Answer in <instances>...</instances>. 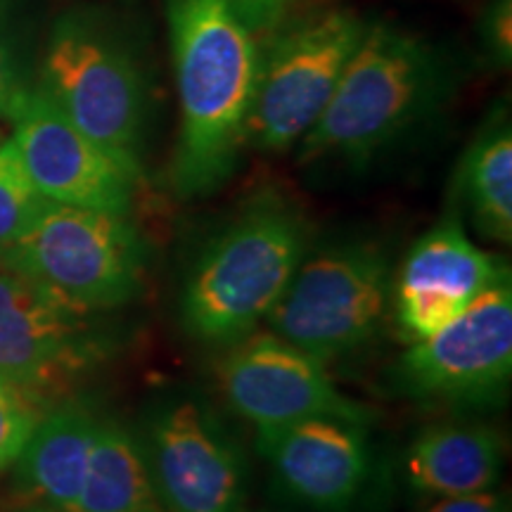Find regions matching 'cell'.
I'll return each instance as SVG.
<instances>
[{
	"mask_svg": "<svg viewBox=\"0 0 512 512\" xmlns=\"http://www.w3.org/2000/svg\"><path fill=\"white\" fill-rule=\"evenodd\" d=\"M444 57L389 22L368 24L335 93L302 143L304 162L368 164L444 100Z\"/></svg>",
	"mask_w": 512,
	"mask_h": 512,
	"instance_id": "cell-3",
	"label": "cell"
},
{
	"mask_svg": "<svg viewBox=\"0 0 512 512\" xmlns=\"http://www.w3.org/2000/svg\"><path fill=\"white\" fill-rule=\"evenodd\" d=\"M460 183L479 233L498 245L512 240V131L496 117L467 147Z\"/></svg>",
	"mask_w": 512,
	"mask_h": 512,
	"instance_id": "cell-18",
	"label": "cell"
},
{
	"mask_svg": "<svg viewBox=\"0 0 512 512\" xmlns=\"http://www.w3.org/2000/svg\"><path fill=\"white\" fill-rule=\"evenodd\" d=\"M482 38L491 57L508 67L512 60V0H491L484 10Z\"/></svg>",
	"mask_w": 512,
	"mask_h": 512,
	"instance_id": "cell-22",
	"label": "cell"
},
{
	"mask_svg": "<svg viewBox=\"0 0 512 512\" xmlns=\"http://www.w3.org/2000/svg\"><path fill=\"white\" fill-rule=\"evenodd\" d=\"M15 512H64V510L50 508V505H41V503H27L22 505V508H17Z\"/></svg>",
	"mask_w": 512,
	"mask_h": 512,
	"instance_id": "cell-25",
	"label": "cell"
},
{
	"mask_svg": "<svg viewBox=\"0 0 512 512\" xmlns=\"http://www.w3.org/2000/svg\"><path fill=\"white\" fill-rule=\"evenodd\" d=\"M427 512H510V498L498 491H477V494L441 498Z\"/></svg>",
	"mask_w": 512,
	"mask_h": 512,
	"instance_id": "cell-24",
	"label": "cell"
},
{
	"mask_svg": "<svg viewBox=\"0 0 512 512\" xmlns=\"http://www.w3.org/2000/svg\"><path fill=\"white\" fill-rule=\"evenodd\" d=\"M256 446L280 489L320 512L349 510L373 463L368 425L344 418L256 427Z\"/></svg>",
	"mask_w": 512,
	"mask_h": 512,
	"instance_id": "cell-14",
	"label": "cell"
},
{
	"mask_svg": "<svg viewBox=\"0 0 512 512\" xmlns=\"http://www.w3.org/2000/svg\"><path fill=\"white\" fill-rule=\"evenodd\" d=\"M74 512H166L140 439L124 422L100 415Z\"/></svg>",
	"mask_w": 512,
	"mask_h": 512,
	"instance_id": "cell-17",
	"label": "cell"
},
{
	"mask_svg": "<svg viewBox=\"0 0 512 512\" xmlns=\"http://www.w3.org/2000/svg\"><path fill=\"white\" fill-rule=\"evenodd\" d=\"M15 124L24 169L50 202L128 216L140 178L105 147L81 133L41 88H34Z\"/></svg>",
	"mask_w": 512,
	"mask_h": 512,
	"instance_id": "cell-13",
	"label": "cell"
},
{
	"mask_svg": "<svg viewBox=\"0 0 512 512\" xmlns=\"http://www.w3.org/2000/svg\"><path fill=\"white\" fill-rule=\"evenodd\" d=\"M0 264L76 309L107 313L143 294L147 247L124 214L50 202Z\"/></svg>",
	"mask_w": 512,
	"mask_h": 512,
	"instance_id": "cell-4",
	"label": "cell"
},
{
	"mask_svg": "<svg viewBox=\"0 0 512 512\" xmlns=\"http://www.w3.org/2000/svg\"><path fill=\"white\" fill-rule=\"evenodd\" d=\"M3 140H5V138H3V131H0V143H3Z\"/></svg>",
	"mask_w": 512,
	"mask_h": 512,
	"instance_id": "cell-26",
	"label": "cell"
},
{
	"mask_svg": "<svg viewBox=\"0 0 512 512\" xmlns=\"http://www.w3.org/2000/svg\"><path fill=\"white\" fill-rule=\"evenodd\" d=\"M228 8L238 15L245 27L256 34L280 22L290 0H226Z\"/></svg>",
	"mask_w": 512,
	"mask_h": 512,
	"instance_id": "cell-23",
	"label": "cell"
},
{
	"mask_svg": "<svg viewBox=\"0 0 512 512\" xmlns=\"http://www.w3.org/2000/svg\"><path fill=\"white\" fill-rule=\"evenodd\" d=\"M181 131L171 185L181 200L209 197L247 147L259 48L226 0H169Z\"/></svg>",
	"mask_w": 512,
	"mask_h": 512,
	"instance_id": "cell-1",
	"label": "cell"
},
{
	"mask_svg": "<svg viewBox=\"0 0 512 512\" xmlns=\"http://www.w3.org/2000/svg\"><path fill=\"white\" fill-rule=\"evenodd\" d=\"M166 512H242L247 463L207 403L178 396L159 403L140 439Z\"/></svg>",
	"mask_w": 512,
	"mask_h": 512,
	"instance_id": "cell-10",
	"label": "cell"
},
{
	"mask_svg": "<svg viewBox=\"0 0 512 512\" xmlns=\"http://www.w3.org/2000/svg\"><path fill=\"white\" fill-rule=\"evenodd\" d=\"M223 396L254 427L306 418H344L370 425L373 411L337 387L328 361L268 332H252L219 366Z\"/></svg>",
	"mask_w": 512,
	"mask_h": 512,
	"instance_id": "cell-11",
	"label": "cell"
},
{
	"mask_svg": "<svg viewBox=\"0 0 512 512\" xmlns=\"http://www.w3.org/2000/svg\"><path fill=\"white\" fill-rule=\"evenodd\" d=\"M309 252L311 228L302 211L278 192L252 197L202 247L185 275L178 302L185 332L211 347H230L252 335Z\"/></svg>",
	"mask_w": 512,
	"mask_h": 512,
	"instance_id": "cell-2",
	"label": "cell"
},
{
	"mask_svg": "<svg viewBox=\"0 0 512 512\" xmlns=\"http://www.w3.org/2000/svg\"><path fill=\"white\" fill-rule=\"evenodd\" d=\"M501 283H510L508 261L477 247L456 211H448L413 242L394 273L396 335L403 344L420 342Z\"/></svg>",
	"mask_w": 512,
	"mask_h": 512,
	"instance_id": "cell-12",
	"label": "cell"
},
{
	"mask_svg": "<svg viewBox=\"0 0 512 512\" xmlns=\"http://www.w3.org/2000/svg\"><path fill=\"white\" fill-rule=\"evenodd\" d=\"M354 10H325L285 27L264 50L247 117V145L283 152L306 136L366 34Z\"/></svg>",
	"mask_w": 512,
	"mask_h": 512,
	"instance_id": "cell-8",
	"label": "cell"
},
{
	"mask_svg": "<svg viewBox=\"0 0 512 512\" xmlns=\"http://www.w3.org/2000/svg\"><path fill=\"white\" fill-rule=\"evenodd\" d=\"M392 285V259L380 242H332L304 256L266 325L323 361L347 356L382 330Z\"/></svg>",
	"mask_w": 512,
	"mask_h": 512,
	"instance_id": "cell-6",
	"label": "cell"
},
{
	"mask_svg": "<svg viewBox=\"0 0 512 512\" xmlns=\"http://www.w3.org/2000/svg\"><path fill=\"white\" fill-rule=\"evenodd\" d=\"M38 88L81 133L140 178L145 79L117 31L91 15L62 17L50 34Z\"/></svg>",
	"mask_w": 512,
	"mask_h": 512,
	"instance_id": "cell-5",
	"label": "cell"
},
{
	"mask_svg": "<svg viewBox=\"0 0 512 512\" xmlns=\"http://www.w3.org/2000/svg\"><path fill=\"white\" fill-rule=\"evenodd\" d=\"M512 377V287L501 283L434 335L408 344L394 366L401 394L425 406L482 408Z\"/></svg>",
	"mask_w": 512,
	"mask_h": 512,
	"instance_id": "cell-9",
	"label": "cell"
},
{
	"mask_svg": "<svg viewBox=\"0 0 512 512\" xmlns=\"http://www.w3.org/2000/svg\"><path fill=\"white\" fill-rule=\"evenodd\" d=\"M31 91L34 88L27 86L15 62V55L10 53L5 38L0 36V119L15 121L29 102Z\"/></svg>",
	"mask_w": 512,
	"mask_h": 512,
	"instance_id": "cell-21",
	"label": "cell"
},
{
	"mask_svg": "<svg viewBox=\"0 0 512 512\" xmlns=\"http://www.w3.org/2000/svg\"><path fill=\"white\" fill-rule=\"evenodd\" d=\"M100 415L86 401L50 406L24 444L15 465V484L29 503L74 512Z\"/></svg>",
	"mask_w": 512,
	"mask_h": 512,
	"instance_id": "cell-15",
	"label": "cell"
},
{
	"mask_svg": "<svg viewBox=\"0 0 512 512\" xmlns=\"http://www.w3.org/2000/svg\"><path fill=\"white\" fill-rule=\"evenodd\" d=\"M48 406L0 377V472L15 463Z\"/></svg>",
	"mask_w": 512,
	"mask_h": 512,
	"instance_id": "cell-20",
	"label": "cell"
},
{
	"mask_svg": "<svg viewBox=\"0 0 512 512\" xmlns=\"http://www.w3.org/2000/svg\"><path fill=\"white\" fill-rule=\"evenodd\" d=\"M501 467V432L482 422H437L425 427L403 456L411 489L439 498L494 489Z\"/></svg>",
	"mask_w": 512,
	"mask_h": 512,
	"instance_id": "cell-16",
	"label": "cell"
},
{
	"mask_svg": "<svg viewBox=\"0 0 512 512\" xmlns=\"http://www.w3.org/2000/svg\"><path fill=\"white\" fill-rule=\"evenodd\" d=\"M50 204L24 169L15 140L0 143V256L15 245Z\"/></svg>",
	"mask_w": 512,
	"mask_h": 512,
	"instance_id": "cell-19",
	"label": "cell"
},
{
	"mask_svg": "<svg viewBox=\"0 0 512 512\" xmlns=\"http://www.w3.org/2000/svg\"><path fill=\"white\" fill-rule=\"evenodd\" d=\"M117 349L102 313L76 309L0 264V377L50 408Z\"/></svg>",
	"mask_w": 512,
	"mask_h": 512,
	"instance_id": "cell-7",
	"label": "cell"
}]
</instances>
